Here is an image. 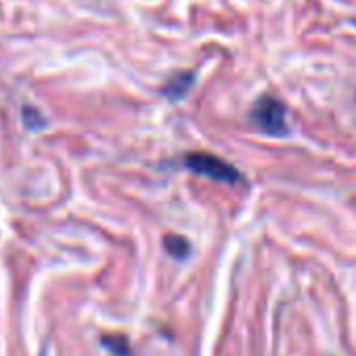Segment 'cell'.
I'll return each instance as SVG.
<instances>
[{
  "mask_svg": "<svg viewBox=\"0 0 356 356\" xmlns=\"http://www.w3.org/2000/svg\"><path fill=\"white\" fill-rule=\"evenodd\" d=\"M191 84H193V74H176V76L165 84L163 95H165V97H170L172 101L183 99V97L189 92Z\"/></svg>",
  "mask_w": 356,
  "mask_h": 356,
  "instance_id": "3",
  "label": "cell"
},
{
  "mask_svg": "<svg viewBox=\"0 0 356 356\" xmlns=\"http://www.w3.org/2000/svg\"><path fill=\"white\" fill-rule=\"evenodd\" d=\"M185 165L195 174L214 178V181H220V183L233 185V183L239 181V172H237L235 165H231L225 159H220L216 155H210V153H191V155H187Z\"/></svg>",
  "mask_w": 356,
  "mask_h": 356,
  "instance_id": "2",
  "label": "cell"
},
{
  "mask_svg": "<svg viewBox=\"0 0 356 356\" xmlns=\"http://www.w3.org/2000/svg\"><path fill=\"white\" fill-rule=\"evenodd\" d=\"M254 124L270 134V136H283L287 134V122H285V107L275 97H262L252 109Z\"/></svg>",
  "mask_w": 356,
  "mask_h": 356,
  "instance_id": "1",
  "label": "cell"
},
{
  "mask_svg": "<svg viewBox=\"0 0 356 356\" xmlns=\"http://www.w3.org/2000/svg\"><path fill=\"white\" fill-rule=\"evenodd\" d=\"M22 115H24V124H26L28 130H40V128L47 126L44 115H42L36 107H24Z\"/></svg>",
  "mask_w": 356,
  "mask_h": 356,
  "instance_id": "6",
  "label": "cell"
},
{
  "mask_svg": "<svg viewBox=\"0 0 356 356\" xmlns=\"http://www.w3.org/2000/svg\"><path fill=\"white\" fill-rule=\"evenodd\" d=\"M103 346L113 356H128L130 354V343L124 335H107V337H103Z\"/></svg>",
  "mask_w": 356,
  "mask_h": 356,
  "instance_id": "5",
  "label": "cell"
},
{
  "mask_svg": "<svg viewBox=\"0 0 356 356\" xmlns=\"http://www.w3.org/2000/svg\"><path fill=\"white\" fill-rule=\"evenodd\" d=\"M163 245L174 258H187V254H189V241L181 235H168L163 239Z\"/></svg>",
  "mask_w": 356,
  "mask_h": 356,
  "instance_id": "4",
  "label": "cell"
}]
</instances>
